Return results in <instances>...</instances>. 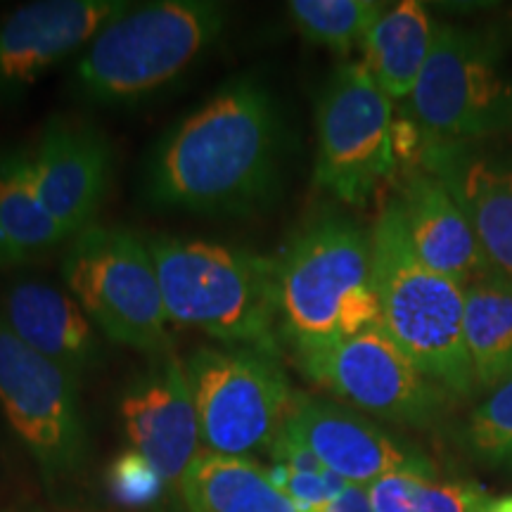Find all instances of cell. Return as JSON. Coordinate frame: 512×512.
Segmentation results:
<instances>
[{
  "label": "cell",
  "mask_w": 512,
  "mask_h": 512,
  "mask_svg": "<svg viewBox=\"0 0 512 512\" xmlns=\"http://www.w3.org/2000/svg\"><path fill=\"white\" fill-rule=\"evenodd\" d=\"M285 126L273 93L238 76L178 121L150 152L145 197L155 207L254 214L278 195Z\"/></svg>",
  "instance_id": "1"
},
{
  "label": "cell",
  "mask_w": 512,
  "mask_h": 512,
  "mask_svg": "<svg viewBox=\"0 0 512 512\" xmlns=\"http://www.w3.org/2000/svg\"><path fill=\"white\" fill-rule=\"evenodd\" d=\"M147 245L171 323L278 354V261L207 240L159 235Z\"/></svg>",
  "instance_id": "2"
},
{
  "label": "cell",
  "mask_w": 512,
  "mask_h": 512,
  "mask_svg": "<svg viewBox=\"0 0 512 512\" xmlns=\"http://www.w3.org/2000/svg\"><path fill=\"white\" fill-rule=\"evenodd\" d=\"M278 318L294 354L382 323L370 235L335 214L309 223L278 261Z\"/></svg>",
  "instance_id": "3"
},
{
  "label": "cell",
  "mask_w": 512,
  "mask_h": 512,
  "mask_svg": "<svg viewBox=\"0 0 512 512\" xmlns=\"http://www.w3.org/2000/svg\"><path fill=\"white\" fill-rule=\"evenodd\" d=\"M370 245L384 330L441 389L460 396L475 392L479 384L465 344V290L418 259L399 202L382 211Z\"/></svg>",
  "instance_id": "4"
},
{
  "label": "cell",
  "mask_w": 512,
  "mask_h": 512,
  "mask_svg": "<svg viewBox=\"0 0 512 512\" xmlns=\"http://www.w3.org/2000/svg\"><path fill=\"white\" fill-rule=\"evenodd\" d=\"M230 17L211 0H159L128 8L107 24L76 62V88L100 105L143 100L190 69Z\"/></svg>",
  "instance_id": "5"
},
{
  "label": "cell",
  "mask_w": 512,
  "mask_h": 512,
  "mask_svg": "<svg viewBox=\"0 0 512 512\" xmlns=\"http://www.w3.org/2000/svg\"><path fill=\"white\" fill-rule=\"evenodd\" d=\"M62 278L112 342L157 354L169 351L171 320L147 240L95 223L69 240Z\"/></svg>",
  "instance_id": "6"
},
{
  "label": "cell",
  "mask_w": 512,
  "mask_h": 512,
  "mask_svg": "<svg viewBox=\"0 0 512 512\" xmlns=\"http://www.w3.org/2000/svg\"><path fill=\"white\" fill-rule=\"evenodd\" d=\"M209 453L245 458L285 432L294 394L278 354L252 347H202L185 363Z\"/></svg>",
  "instance_id": "7"
},
{
  "label": "cell",
  "mask_w": 512,
  "mask_h": 512,
  "mask_svg": "<svg viewBox=\"0 0 512 512\" xmlns=\"http://www.w3.org/2000/svg\"><path fill=\"white\" fill-rule=\"evenodd\" d=\"M413 121L425 145H460L512 126V83L501 76L491 34L434 29L432 48L411 93Z\"/></svg>",
  "instance_id": "8"
},
{
  "label": "cell",
  "mask_w": 512,
  "mask_h": 512,
  "mask_svg": "<svg viewBox=\"0 0 512 512\" xmlns=\"http://www.w3.org/2000/svg\"><path fill=\"white\" fill-rule=\"evenodd\" d=\"M313 181L347 204H363L396 166L392 98L366 64H342L316 110Z\"/></svg>",
  "instance_id": "9"
},
{
  "label": "cell",
  "mask_w": 512,
  "mask_h": 512,
  "mask_svg": "<svg viewBox=\"0 0 512 512\" xmlns=\"http://www.w3.org/2000/svg\"><path fill=\"white\" fill-rule=\"evenodd\" d=\"M297 361L311 382L377 418L422 427L444 411V389L415 366L382 323L297 354Z\"/></svg>",
  "instance_id": "10"
},
{
  "label": "cell",
  "mask_w": 512,
  "mask_h": 512,
  "mask_svg": "<svg viewBox=\"0 0 512 512\" xmlns=\"http://www.w3.org/2000/svg\"><path fill=\"white\" fill-rule=\"evenodd\" d=\"M0 408L48 482L79 465L83 453L79 377L19 342L3 320Z\"/></svg>",
  "instance_id": "11"
},
{
  "label": "cell",
  "mask_w": 512,
  "mask_h": 512,
  "mask_svg": "<svg viewBox=\"0 0 512 512\" xmlns=\"http://www.w3.org/2000/svg\"><path fill=\"white\" fill-rule=\"evenodd\" d=\"M131 8L124 0H36L0 19V98H15Z\"/></svg>",
  "instance_id": "12"
},
{
  "label": "cell",
  "mask_w": 512,
  "mask_h": 512,
  "mask_svg": "<svg viewBox=\"0 0 512 512\" xmlns=\"http://www.w3.org/2000/svg\"><path fill=\"white\" fill-rule=\"evenodd\" d=\"M285 432L349 484L370 486L394 472L434 477L425 453L380 430L361 413L297 394Z\"/></svg>",
  "instance_id": "13"
},
{
  "label": "cell",
  "mask_w": 512,
  "mask_h": 512,
  "mask_svg": "<svg viewBox=\"0 0 512 512\" xmlns=\"http://www.w3.org/2000/svg\"><path fill=\"white\" fill-rule=\"evenodd\" d=\"M38 195L69 238L95 226L112 183V147L93 124L55 117L29 152Z\"/></svg>",
  "instance_id": "14"
},
{
  "label": "cell",
  "mask_w": 512,
  "mask_h": 512,
  "mask_svg": "<svg viewBox=\"0 0 512 512\" xmlns=\"http://www.w3.org/2000/svg\"><path fill=\"white\" fill-rule=\"evenodd\" d=\"M121 420L136 453L155 467L164 484L181 486L200 456V422L185 363L164 354L121 399Z\"/></svg>",
  "instance_id": "15"
},
{
  "label": "cell",
  "mask_w": 512,
  "mask_h": 512,
  "mask_svg": "<svg viewBox=\"0 0 512 512\" xmlns=\"http://www.w3.org/2000/svg\"><path fill=\"white\" fill-rule=\"evenodd\" d=\"M422 155L470 221L489 273L512 287V171L472 157L467 143L425 145Z\"/></svg>",
  "instance_id": "16"
},
{
  "label": "cell",
  "mask_w": 512,
  "mask_h": 512,
  "mask_svg": "<svg viewBox=\"0 0 512 512\" xmlns=\"http://www.w3.org/2000/svg\"><path fill=\"white\" fill-rule=\"evenodd\" d=\"M396 202L413 252L427 268L463 290L489 273L475 230L437 176L411 174Z\"/></svg>",
  "instance_id": "17"
},
{
  "label": "cell",
  "mask_w": 512,
  "mask_h": 512,
  "mask_svg": "<svg viewBox=\"0 0 512 512\" xmlns=\"http://www.w3.org/2000/svg\"><path fill=\"white\" fill-rule=\"evenodd\" d=\"M0 320L19 342L79 377L98 361L95 325L74 297L41 283L19 280L3 294Z\"/></svg>",
  "instance_id": "18"
},
{
  "label": "cell",
  "mask_w": 512,
  "mask_h": 512,
  "mask_svg": "<svg viewBox=\"0 0 512 512\" xmlns=\"http://www.w3.org/2000/svg\"><path fill=\"white\" fill-rule=\"evenodd\" d=\"M38 195L29 152H0V266H24L69 242Z\"/></svg>",
  "instance_id": "19"
},
{
  "label": "cell",
  "mask_w": 512,
  "mask_h": 512,
  "mask_svg": "<svg viewBox=\"0 0 512 512\" xmlns=\"http://www.w3.org/2000/svg\"><path fill=\"white\" fill-rule=\"evenodd\" d=\"M181 491L190 512H302L249 458L200 451Z\"/></svg>",
  "instance_id": "20"
},
{
  "label": "cell",
  "mask_w": 512,
  "mask_h": 512,
  "mask_svg": "<svg viewBox=\"0 0 512 512\" xmlns=\"http://www.w3.org/2000/svg\"><path fill=\"white\" fill-rule=\"evenodd\" d=\"M434 38L425 5L406 3L387 8L363 41V64L392 100L413 93Z\"/></svg>",
  "instance_id": "21"
},
{
  "label": "cell",
  "mask_w": 512,
  "mask_h": 512,
  "mask_svg": "<svg viewBox=\"0 0 512 512\" xmlns=\"http://www.w3.org/2000/svg\"><path fill=\"white\" fill-rule=\"evenodd\" d=\"M465 344L479 387L512 380V287L496 275L465 287Z\"/></svg>",
  "instance_id": "22"
},
{
  "label": "cell",
  "mask_w": 512,
  "mask_h": 512,
  "mask_svg": "<svg viewBox=\"0 0 512 512\" xmlns=\"http://www.w3.org/2000/svg\"><path fill=\"white\" fill-rule=\"evenodd\" d=\"M387 10L375 0H292L287 3L294 27L306 41L330 48L335 53H349L366 41L377 17Z\"/></svg>",
  "instance_id": "23"
},
{
  "label": "cell",
  "mask_w": 512,
  "mask_h": 512,
  "mask_svg": "<svg viewBox=\"0 0 512 512\" xmlns=\"http://www.w3.org/2000/svg\"><path fill=\"white\" fill-rule=\"evenodd\" d=\"M463 444L472 456L498 465L512 460V380L479 403L463 430Z\"/></svg>",
  "instance_id": "24"
},
{
  "label": "cell",
  "mask_w": 512,
  "mask_h": 512,
  "mask_svg": "<svg viewBox=\"0 0 512 512\" xmlns=\"http://www.w3.org/2000/svg\"><path fill=\"white\" fill-rule=\"evenodd\" d=\"M110 484L114 496L124 505H147L162 491L164 479L157 475L155 467L136 451H128L112 467Z\"/></svg>",
  "instance_id": "25"
},
{
  "label": "cell",
  "mask_w": 512,
  "mask_h": 512,
  "mask_svg": "<svg viewBox=\"0 0 512 512\" xmlns=\"http://www.w3.org/2000/svg\"><path fill=\"white\" fill-rule=\"evenodd\" d=\"M489 498L475 484H422L415 512H486Z\"/></svg>",
  "instance_id": "26"
},
{
  "label": "cell",
  "mask_w": 512,
  "mask_h": 512,
  "mask_svg": "<svg viewBox=\"0 0 512 512\" xmlns=\"http://www.w3.org/2000/svg\"><path fill=\"white\" fill-rule=\"evenodd\" d=\"M432 479L413 472H394L368 486V498L373 512H415V501L422 484Z\"/></svg>",
  "instance_id": "27"
},
{
  "label": "cell",
  "mask_w": 512,
  "mask_h": 512,
  "mask_svg": "<svg viewBox=\"0 0 512 512\" xmlns=\"http://www.w3.org/2000/svg\"><path fill=\"white\" fill-rule=\"evenodd\" d=\"M486 512H512V496L498 498V501H491Z\"/></svg>",
  "instance_id": "28"
}]
</instances>
